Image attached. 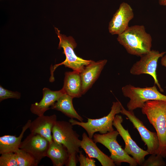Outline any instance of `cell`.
Returning <instances> with one entry per match:
<instances>
[{
	"label": "cell",
	"instance_id": "obj_1",
	"mask_svg": "<svg viewBox=\"0 0 166 166\" xmlns=\"http://www.w3.org/2000/svg\"><path fill=\"white\" fill-rule=\"evenodd\" d=\"M117 39L127 53L132 55L140 57L151 50L152 37L142 25L129 26L118 35Z\"/></svg>",
	"mask_w": 166,
	"mask_h": 166
},
{
	"label": "cell",
	"instance_id": "obj_2",
	"mask_svg": "<svg viewBox=\"0 0 166 166\" xmlns=\"http://www.w3.org/2000/svg\"><path fill=\"white\" fill-rule=\"evenodd\" d=\"M141 112L156 131L160 144L159 154L166 158V101H147L141 108Z\"/></svg>",
	"mask_w": 166,
	"mask_h": 166
},
{
	"label": "cell",
	"instance_id": "obj_3",
	"mask_svg": "<svg viewBox=\"0 0 166 166\" xmlns=\"http://www.w3.org/2000/svg\"><path fill=\"white\" fill-rule=\"evenodd\" d=\"M55 29L59 39L58 48H62L63 49V53L65 56V59L61 63L56 64L51 68L50 81L53 80V73L59 66L64 65L65 67L71 68L73 71L80 72L84 67L89 64L92 61L85 60L77 56L74 50L77 45L74 38L72 36L67 37L61 34L60 31L57 28L55 27Z\"/></svg>",
	"mask_w": 166,
	"mask_h": 166
},
{
	"label": "cell",
	"instance_id": "obj_4",
	"mask_svg": "<svg viewBox=\"0 0 166 166\" xmlns=\"http://www.w3.org/2000/svg\"><path fill=\"white\" fill-rule=\"evenodd\" d=\"M121 89L123 95L130 99L127 104L129 110L141 109L145 102L148 101H166V95L160 93L155 85L152 87L140 88L129 84L123 87Z\"/></svg>",
	"mask_w": 166,
	"mask_h": 166
},
{
	"label": "cell",
	"instance_id": "obj_5",
	"mask_svg": "<svg viewBox=\"0 0 166 166\" xmlns=\"http://www.w3.org/2000/svg\"><path fill=\"white\" fill-rule=\"evenodd\" d=\"M122 105L118 101L113 102L109 113L99 119L87 118V122H84L71 118L69 122L73 125H77L82 127L87 133L89 137L92 139L94 133L97 132L104 134L114 130L113 127V121L116 115L121 113Z\"/></svg>",
	"mask_w": 166,
	"mask_h": 166
},
{
	"label": "cell",
	"instance_id": "obj_6",
	"mask_svg": "<svg viewBox=\"0 0 166 166\" xmlns=\"http://www.w3.org/2000/svg\"><path fill=\"white\" fill-rule=\"evenodd\" d=\"M119 133L116 130L104 134H94L93 140L96 143L101 144L108 149L110 153V157L116 165H121L125 162L130 166L138 165L136 161L128 154L119 144L117 137Z\"/></svg>",
	"mask_w": 166,
	"mask_h": 166
},
{
	"label": "cell",
	"instance_id": "obj_7",
	"mask_svg": "<svg viewBox=\"0 0 166 166\" xmlns=\"http://www.w3.org/2000/svg\"><path fill=\"white\" fill-rule=\"evenodd\" d=\"M69 122L59 121L56 122L52 130L53 140L63 145L69 155H75L80 152L81 140L79 135L73 128Z\"/></svg>",
	"mask_w": 166,
	"mask_h": 166
},
{
	"label": "cell",
	"instance_id": "obj_8",
	"mask_svg": "<svg viewBox=\"0 0 166 166\" xmlns=\"http://www.w3.org/2000/svg\"><path fill=\"white\" fill-rule=\"evenodd\" d=\"M166 51L160 53L158 51L151 50L148 53L141 56L140 60L132 65L130 69L131 74L139 75L148 74L153 79L154 84L156 85L160 92H163L164 89L159 82L156 74V69L159 59L166 53Z\"/></svg>",
	"mask_w": 166,
	"mask_h": 166
},
{
	"label": "cell",
	"instance_id": "obj_9",
	"mask_svg": "<svg viewBox=\"0 0 166 166\" xmlns=\"http://www.w3.org/2000/svg\"><path fill=\"white\" fill-rule=\"evenodd\" d=\"M121 113L126 116L137 130L142 140L147 146V151L149 154H159L160 144L157 133L148 130L143 122L135 115L133 111L126 110L122 105Z\"/></svg>",
	"mask_w": 166,
	"mask_h": 166
},
{
	"label": "cell",
	"instance_id": "obj_10",
	"mask_svg": "<svg viewBox=\"0 0 166 166\" xmlns=\"http://www.w3.org/2000/svg\"><path fill=\"white\" fill-rule=\"evenodd\" d=\"M123 119L121 115L116 114L114 117L113 125L123 139L124 143V150L129 155H131L136 161L138 165H141L145 160V156L149 154L146 151L140 148L133 140L128 129H125L122 123Z\"/></svg>",
	"mask_w": 166,
	"mask_h": 166
},
{
	"label": "cell",
	"instance_id": "obj_11",
	"mask_svg": "<svg viewBox=\"0 0 166 166\" xmlns=\"http://www.w3.org/2000/svg\"><path fill=\"white\" fill-rule=\"evenodd\" d=\"M49 143L41 135L30 133L21 142L19 148L30 154L39 164L43 158L46 156Z\"/></svg>",
	"mask_w": 166,
	"mask_h": 166
},
{
	"label": "cell",
	"instance_id": "obj_12",
	"mask_svg": "<svg viewBox=\"0 0 166 166\" xmlns=\"http://www.w3.org/2000/svg\"><path fill=\"white\" fill-rule=\"evenodd\" d=\"M133 10L127 3L123 2L113 14L109 25V31L112 35H119L129 26L130 21L134 18Z\"/></svg>",
	"mask_w": 166,
	"mask_h": 166
},
{
	"label": "cell",
	"instance_id": "obj_13",
	"mask_svg": "<svg viewBox=\"0 0 166 166\" xmlns=\"http://www.w3.org/2000/svg\"><path fill=\"white\" fill-rule=\"evenodd\" d=\"M107 61L105 59L97 62L92 60L80 72L83 95L92 87L98 79Z\"/></svg>",
	"mask_w": 166,
	"mask_h": 166
},
{
	"label": "cell",
	"instance_id": "obj_14",
	"mask_svg": "<svg viewBox=\"0 0 166 166\" xmlns=\"http://www.w3.org/2000/svg\"><path fill=\"white\" fill-rule=\"evenodd\" d=\"M57 121L55 114L38 116L31 121L29 128L31 133L39 134L50 143L53 140L52 129Z\"/></svg>",
	"mask_w": 166,
	"mask_h": 166
},
{
	"label": "cell",
	"instance_id": "obj_15",
	"mask_svg": "<svg viewBox=\"0 0 166 166\" xmlns=\"http://www.w3.org/2000/svg\"><path fill=\"white\" fill-rule=\"evenodd\" d=\"M65 93L63 89L58 91H52L47 88L42 90L43 96L40 101L32 104L30 106L31 112L38 116L44 115V113L63 94Z\"/></svg>",
	"mask_w": 166,
	"mask_h": 166
},
{
	"label": "cell",
	"instance_id": "obj_16",
	"mask_svg": "<svg viewBox=\"0 0 166 166\" xmlns=\"http://www.w3.org/2000/svg\"><path fill=\"white\" fill-rule=\"evenodd\" d=\"M92 139L90 138L84 132L82 135L80 147L86 152L88 156L97 160L102 166L116 165L112 159L102 152L97 146Z\"/></svg>",
	"mask_w": 166,
	"mask_h": 166
},
{
	"label": "cell",
	"instance_id": "obj_17",
	"mask_svg": "<svg viewBox=\"0 0 166 166\" xmlns=\"http://www.w3.org/2000/svg\"><path fill=\"white\" fill-rule=\"evenodd\" d=\"M62 89L65 93L73 98L81 97L83 94L80 72H66Z\"/></svg>",
	"mask_w": 166,
	"mask_h": 166
},
{
	"label": "cell",
	"instance_id": "obj_18",
	"mask_svg": "<svg viewBox=\"0 0 166 166\" xmlns=\"http://www.w3.org/2000/svg\"><path fill=\"white\" fill-rule=\"evenodd\" d=\"M31 120H29L22 128V132L18 137L15 136L5 135L0 137V154L15 152L19 147L24 134L29 128Z\"/></svg>",
	"mask_w": 166,
	"mask_h": 166
},
{
	"label": "cell",
	"instance_id": "obj_19",
	"mask_svg": "<svg viewBox=\"0 0 166 166\" xmlns=\"http://www.w3.org/2000/svg\"><path fill=\"white\" fill-rule=\"evenodd\" d=\"M73 98L65 93L51 106L50 108L60 111L71 118H75L80 121L83 122V118L77 113L73 107L72 102Z\"/></svg>",
	"mask_w": 166,
	"mask_h": 166
},
{
	"label": "cell",
	"instance_id": "obj_20",
	"mask_svg": "<svg viewBox=\"0 0 166 166\" xmlns=\"http://www.w3.org/2000/svg\"><path fill=\"white\" fill-rule=\"evenodd\" d=\"M46 156L51 159L53 166H63L66 163L69 154L63 145L53 140L49 143Z\"/></svg>",
	"mask_w": 166,
	"mask_h": 166
},
{
	"label": "cell",
	"instance_id": "obj_21",
	"mask_svg": "<svg viewBox=\"0 0 166 166\" xmlns=\"http://www.w3.org/2000/svg\"><path fill=\"white\" fill-rule=\"evenodd\" d=\"M18 166H37L38 164L30 154L19 148L15 152Z\"/></svg>",
	"mask_w": 166,
	"mask_h": 166
},
{
	"label": "cell",
	"instance_id": "obj_22",
	"mask_svg": "<svg viewBox=\"0 0 166 166\" xmlns=\"http://www.w3.org/2000/svg\"><path fill=\"white\" fill-rule=\"evenodd\" d=\"M0 166H18L14 152H10L1 154Z\"/></svg>",
	"mask_w": 166,
	"mask_h": 166
},
{
	"label": "cell",
	"instance_id": "obj_23",
	"mask_svg": "<svg viewBox=\"0 0 166 166\" xmlns=\"http://www.w3.org/2000/svg\"><path fill=\"white\" fill-rule=\"evenodd\" d=\"M160 155L152 154L146 160H145L141 166H164L166 163Z\"/></svg>",
	"mask_w": 166,
	"mask_h": 166
},
{
	"label": "cell",
	"instance_id": "obj_24",
	"mask_svg": "<svg viewBox=\"0 0 166 166\" xmlns=\"http://www.w3.org/2000/svg\"><path fill=\"white\" fill-rule=\"evenodd\" d=\"M21 94L17 91L13 92L7 90L0 86V101L8 98L20 99Z\"/></svg>",
	"mask_w": 166,
	"mask_h": 166
},
{
	"label": "cell",
	"instance_id": "obj_25",
	"mask_svg": "<svg viewBox=\"0 0 166 166\" xmlns=\"http://www.w3.org/2000/svg\"><path fill=\"white\" fill-rule=\"evenodd\" d=\"M77 158L80 166H95V161L93 158L86 156L82 153L81 151L79 152Z\"/></svg>",
	"mask_w": 166,
	"mask_h": 166
},
{
	"label": "cell",
	"instance_id": "obj_26",
	"mask_svg": "<svg viewBox=\"0 0 166 166\" xmlns=\"http://www.w3.org/2000/svg\"><path fill=\"white\" fill-rule=\"evenodd\" d=\"M77 156L75 155H69L68 159L65 165L67 166H76L77 163Z\"/></svg>",
	"mask_w": 166,
	"mask_h": 166
},
{
	"label": "cell",
	"instance_id": "obj_27",
	"mask_svg": "<svg viewBox=\"0 0 166 166\" xmlns=\"http://www.w3.org/2000/svg\"><path fill=\"white\" fill-rule=\"evenodd\" d=\"M161 63L162 66L166 67V54L161 57Z\"/></svg>",
	"mask_w": 166,
	"mask_h": 166
},
{
	"label": "cell",
	"instance_id": "obj_28",
	"mask_svg": "<svg viewBox=\"0 0 166 166\" xmlns=\"http://www.w3.org/2000/svg\"><path fill=\"white\" fill-rule=\"evenodd\" d=\"M160 5L166 7V0H159Z\"/></svg>",
	"mask_w": 166,
	"mask_h": 166
}]
</instances>
